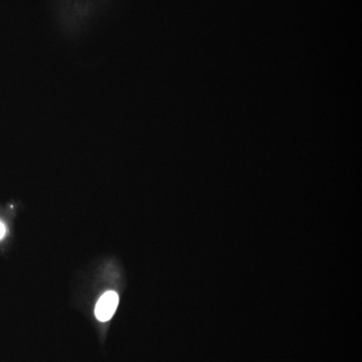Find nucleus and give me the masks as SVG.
I'll return each instance as SVG.
<instances>
[{
  "label": "nucleus",
  "mask_w": 362,
  "mask_h": 362,
  "mask_svg": "<svg viewBox=\"0 0 362 362\" xmlns=\"http://www.w3.org/2000/svg\"><path fill=\"white\" fill-rule=\"evenodd\" d=\"M119 304V296L114 291H108L102 295L95 308V315L101 322L109 321L116 312Z\"/></svg>",
  "instance_id": "1"
},
{
  "label": "nucleus",
  "mask_w": 362,
  "mask_h": 362,
  "mask_svg": "<svg viewBox=\"0 0 362 362\" xmlns=\"http://www.w3.org/2000/svg\"><path fill=\"white\" fill-rule=\"evenodd\" d=\"M6 234V226H4L2 221H0V239H3L4 235Z\"/></svg>",
  "instance_id": "2"
}]
</instances>
